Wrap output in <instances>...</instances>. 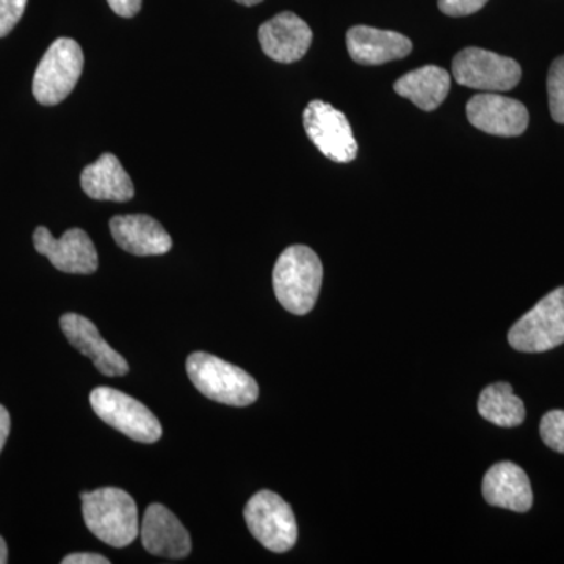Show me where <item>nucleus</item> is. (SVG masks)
Returning <instances> with one entry per match:
<instances>
[{
    "label": "nucleus",
    "instance_id": "obj_1",
    "mask_svg": "<svg viewBox=\"0 0 564 564\" xmlns=\"http://www.w3.org/2000/svg\"><path fill=\"white\" fill-rule=\"evenodd\" d=\"M323 281V265L314 250L293 245L274 263L273 289L278 302L291 314L311 313L317 303Z\"/></svg>",
    "mask_w": 564,
    "mask_h": 564
},
{
    "label": "nucleus",
    "instance_id": "obj_2",
    "mask_svg": "<svg viewBox=\"0 0 564 564\" xmlns=\"http://www.w3.org/2000/svg\"><path fill=\"white\" fill-rule=\"evenodd\" d=\"M82 513L87 529L111 547H128L140 534L135 500L120 488L82 494Z\"/></svg>",
    "mask_w": 564,
    "mask_h": 564
},
{
    "label": "nucleus",
    "instance_id": "obj_3",
    "mask_svg": "<svg viewBox=\"0 0 564 564\" xmlns=\"http://www.w3.org/2000/svg\"><path fill=\"white\" fill-rule=\"evenodd\" d=\"M187 373L195 388L214 402L242 408L258 400L259 386L250 373L209 352H192Z\"/></svg>",
    "mask_w": 564,
    "mask_h": 564
},
{
    "label": "nucleus",
    "instance_id": "obj_4",
    "mask_svg": "<svg viewBox=\"0 0 564 564\" xmlns=\"http://www.w3.org/2000/svg\"><path fill=\"white\" fill-rule=\"evenodd\" d=\"M84 70V52L77 41L58 39L41 58L33 76V96L43 106L68 98Z\"/></svg>",
    "mask_w": 564,
    "mask_h": 564
},
{
    "label": "nucleus",
    "instance_id": "obj_5",
    "mask_svg": "<svg viewBox=\"0 0 564 564\" xmlns=\"http://www.w3.org/2000/svg\"><path fill=\"white\" fill-rule=\"evenodd\" d=\"M90 403L101 421L137 443H158L162 437V425L158 417L150 408L128 393L102 386L91 392Z\"/></svg>",
    "mask_w": 564,
    "mask_h": 564
},
{
    "label": "nucleus",
    "instance_id": "obj_6",
    "mask_svg": "<svg viewBox=\"0 0 564 564\" xmlns=\"http://www.w3.org/2000/svg\"><path fill=\"white\" fill-rule=\"evenodd\" d=\"M252 536L276 554L291 551L299 540V525L291 505L276 492L259 491L251 497L243 511Z\"/></svg>",
    "mask_w": 564,
    "mask_h": 564
},
{
    "label": "nucleus",
    "instance_id": "obj_7",
    "mask_svg": "<svg viewBox=\"0 0 564 564\" xmlns=\"http://www.w3.org/2000/svg\"><path fill=\"white\" fill-rule=\"evenodd\" d=\"M508 343L522 352H543L564 344V288L544 296L530 313L514 323Z\"/></svg>",
    "mask_w": 564,
    "mask_h": 564
},
{
    "label": "nucleus",
    "instance_id": "obj_8",
    "mask_svg": "<svg viewBox=\"0 0 564 564\" xmlns=\"http://www.w3.org/2000/svg\"><path fill=\"white\" fill-rule=\"evenodd\" d=\"M452 74L459 85L474 90L508 91L521 82L522 69L513 58L480 47H467L455 55Z\"/></svg>",
    "mask_w": 564,
    "mask_h": 564
},
{
    "label": "nucleus",
    "instance_id": "obj_9",
    "mask_svg": "<svg viewBox=\"0 0 564 564\" xmlns=\"http://www.w3.org/2000/svg\"><path fill=\"white\" fill-rule=\"evenodd\" d=\"M304 131L326 159L350 163L358 155V141L343 111L325 101H311L303 111Z\"/></svg>",
    "mask_w": 564,
    "mask_h": 564
},
{
    "label": "nucleus",
    "instance_id": "obj_10",
    "mask_svg": "<svg viewBox=\"0 0 564 564\" xmlns=\"http://www.w3.org/2000/svg\"><path fill=\"white\" fill-rule=\"evenodd\" d=\"M33 245L63 273L90 274L98 270V251L90 236L79 228L68 229L62 239H55L50 229L40 226L33 232Z\"/></svg>",
    "mask_w": 564,
    "mask_h": 564
},
{
    "label": "nucleus",
    "instance_id": "obj_11",
    "mask_svg": "<svg viewBox=\"0 0 564 564\" xmlns=\"http://www.w3.org/2000/svg\"><path fill=\"white\" fill-rule=\"evenodd\" d=\"M466 113L474 128L499 137L522 135L530 120L524 104L496 93L474 96L467 102Z\"/></svg>",
    "mask_w": 564,
    "mask_h": 564
},
{
    "label": "nucleus",
    "instance_id": "obj_12",
    "mask_svg": "<svg viewBox=\"0 0 564 564\" xmlns=\"http://www.w3.org/2000/svg\"><path fill=\"white\" fill-rule=\"evenodd\" d=\"M259 43L263 54L278 63L302 61L313 43V31L292 11H282L259 28Z\"/></svg>",
    "mask_w": 564,
    "mask_h": 564
},
{
    "label": "nucleus",
    "instance_id": "obj_13",
    "mask_svg": "<svg viewBox=\"0 0 564 564\" xmlns=\"http://www.w3.org/2000/svg\"><path fill=\"white\" fill-rule=\"evenodd\" d=\"M140 538L150 554L163 558H185L192 552L191 534L180 519L161 503H152L144 511Z\"/></svg>",
    "mask_w": 564,
    "mask_h": 564
},
{
    "label": "nucleus",
    "instance_id": "obj_14",
    "mask_svg": "<svg viewBox=\"0 0 564 564\" xmlns=\"http://www.w3.org/2000/svg\"><path fill=\"white\" fill-rule=\"evenodd\" d=\"M62 332L74 348L90 358L96 369L106 377H124L129 372V364L120 352L115 351L104 340L95 323L79 314L68 313L61 318Z\"/></svg>",
    "mask_w": 564,
    "mask_h": 564
},
{
    "label": "nucleus",
    "instance_id": "obj_15",
    "mask_svg": "<svg viewBox=\"0 0 564 564\" xmlns=\"http://www.w3.org/2000/svg\"><path fill=\"white\" fill-rule=\"evenodd\" d=\"M347 47L358 65L378 66L408 57L413 43L399 32L355 25L347 32Z\"/></svg>",
    "mask_w": 564,
    "mask_h": 564
},
{
    "label": "nucleus",
    "instance_id": "obj_16",
    "mask_svg": "<svg viewBox=\"0 0 564 564\" xmlns=\"http://www.w3.org/2000/svg\"><path fill=\"white\" fill-rule=\"evenodd\" d=\"M110 231L118 247L135 256H162L173 247L170 234L150 215H117Z\"/></svg>",
    "mask_w": 564,
    "mask_h": 564
},
{
    "label": "nucleus",
    "instance_id": "obj_17",
    "mask_svg": "<svg viewBox=\"0 0 564 564\" xmlns=\"http://www.w3.org/2000/svg\"><path fill=\"white\" fill-rule=\"evenodd\" d=\"M484 497L492 507L527 513L533 505L532 485L518 464H494L484 478Z\"/></svg>",
    "mask_w": 564,
    "mask_h": 564
},
{
    "label": "nucleus",
    "instance_id": "obj_18",
    "mask_svg": "<svg viewBox=\"0 0 564 564\" xmlns=\"http://www.w3.org/2000/svg\"><path fill=\"white\" fill-rule=\"evenodd\" d=\"M80 184L84 192L98 202L126 203L135 195L131 176L118 161L117 155L110 152L85 166Z\"/></svg>",
    "mask_w": 564,
    "mask_h": 564
},
{
    "label": "nucleus",
    "instance_id": "obj_19",
    "mask_svg": "<svg viewBox=\"0 0 564 564\" xmlns=\"http://www.w3.org/2000/svg\"><path fill=\"white\" fill-rule=\"evenodd\" d=\"M451 74L440 66L426 65L404 74L393 84V90L410 99L419 109L436 110L451 91Z\"/></svg>",
    "mask_w": 564,
    "mask_h": 564
},
{
    "label": "nucleus",
    "instance_id": "obj_20",
    "mask_svg": "<svg viewBox=\"0 0 564 564\" xmlns=\"http://www.w3.org/2000/svg\"><path fill=\"white\" fill-rule=\"evenodd\" d=\"M478 413L494 425L513 429L525 421V404L510 384L494 383L480 393Z\"/></svg>",
    "mask_w": 564,
    "mask_h": 564
},
{
    "label": "nucleus",
    "instance_id": "obj_21",
    "mask_svg": "<svg viewBox=\"0 0 564 564\" xmlns=\"http://www.w3.org/2000/svg\"><path fill=\"white\" fill-rule=\"evenodd\" d=\"M547 93L552 118L564 124V55L556 58L549 69Z\"/></svg>",
    "mask_w": 564,
    "mask_h": 564
},
{
    "label": "nucleus",
    "instance_id": "obj_22",
    "mask_svg": "<svg viewBox=\"0 0 564 564\" xmlns=\"http://www.w3.org/2000/svg\"><path fill=\"white\" fill-rule=\"evenodd\" d=\"M540 433L549 448L564 454V411L554 410L544 414Z\"/></svg>",
    "mask_w": 564,
    "mask_h": 564
},
{
    "label": "nucleus",
    "instance_id": "obj_23",
    "mask_svg": "<svg viewBox=\"0 0 564 564\" xmlns=\"http://www.w3.org/2000/svg\"><path fill=\"white\" fill-rule=\"evenodd\" d=\"M28 0H0V39L9 35L24 14Z\"/></svg>",
    "mask_w": 564,
    "mask_h": 564
},
{
    "label": "nucleus",
    "instance_id": "obj_24",
    "mask_svg": "<svg viewBox=\"0 0 564 564\" xmlns=\"http://www.w3.org/2000/svg\"><path fill=\"white\" fill-rule=\"evenodd\" d=\"M488 0H437V7L447 17H469L484 9Z\"/></svg>",
    "mask_w": 564,
    "mask_h": 564
},
{
    "label": "nucleus",
    "instance_id": "obj_25",
    "mask_svg": "<svg viewBox=\"0 0 564 564\" xmlns=\"http://www.w3.org/2000/svg\"><path fill=\"white\" fill-rule=\"evenodd\" d=\"M110 9L122 18H132L139 13L143 0H107Z\"/></svg>",
    "mask_w": 564,
    "mask_h": 564
},
{
    "label": "nucleus",
    "instance_id": "obj_26",
    "mask_svg": "<svg viewBox=\"0 0 564 564\" xmlns=\"http://www.w3.org/2000/svg\"><path fill=\"white\" fill-rule=\"evenodd\" d=\"M63 564H109L110 560L99 554H70L62 560Z\"/></svg>",
    "mask_w": 564,
    "mask_h": 564
},
{
    "label": "nucleus",
    "instance_id": "obj_27",
    "mask_svg": "<svg viewBox=\"0 0 564 564\" xmlns=\"http://www.w3.org/2000/svg\"><path fill=\"white\" fill-rule=\"evenodd\" d=\"M10 426L9 411L0 404V452H2L3 445H6L7 440H9Z\"/></svg>",
    "mask_w": 564,
    "mask_h": 564
},
{
    "label": "nucleus",
    "instance_id": "obj_28",
    "mask_svg": "<svg viewBox=\"0 0 564 564\" xmlns=\"http://www.w3.org/2000/svg\"><path fill=\"white\" fill-rule=\"evenodd\" d=\"M9 562V551H7V543L2 536H0V564Z\"/></svg>",
    "mask_w": 564,
    "mask_h": 564
},
{
    "label": "nucleus",
    "instance_id": "obj_29",
    "mask_svg": "<svg viewBox=\"0 0 564 564\" xmlns=\"http://www.w3.org/2000/svg\"><path fill=\"white\" fill-rule=\"evenodd\" d=\"M237 3H242L245 7L258 6L262 0H236Z\"/></svg>",
    "mask_w": 564,
    "mask_h": 564
}]
</instances>
